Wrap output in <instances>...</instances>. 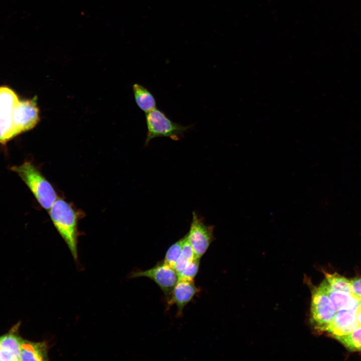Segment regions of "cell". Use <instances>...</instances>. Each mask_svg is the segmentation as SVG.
<instances>
[{
	"instance_id": "1",
	"label": "cell",
	"mask_w": 361,
	"mask_h": 361,
	"mask_svg": "<svg viewBox=\"0 0 361 361\" xmlns=\"http://www.w3.org/2000/svg\"><path fill=\"white\" fill-rule=\"evenodd\" d=\"M37 97L21 100L10 88L0 86V143L33 128L40 121Z\"/></svg>"
},
{
	"instance_id": "2",
	"label": "cell",
	"mask_w": 361,
	"mask_h": 361,
	"mask_svg": "<svg viewBox=\"0 0 361 361\" xmlns=\"http://www.w3.org/2000/svg\"><path fill=\"white\" fill-rule=\"evenodd\" d=\"M57 231L66 243L74 259L78 257V222L79 213L65 200L57 199L49 210Z\"/></svg>"
},
{
	"instance_id": "3",
	"label": "cell",
	"mask_w": 361,
	"mask_h": 361,
	"mask_svg": "<svg viewBox=\"0 0 361 361\" xmlns=\"http://www.w3.org/2000/svg\"><path fill=\"white\" fill-rule=\"evenodd\" d=\"M11 170L16 172L26 185L40 205L49 210L57 199V193L40 170L31 161H25Z\"/></svg>"
},
{
	"instance_id": "4",
	"label": "cell",
	"mask_w": 361,
	"mask_h": 361,
	"mask_svg": "<svg viewBox=\"0 0 361 361\" xmlns=\"http://www.w3.org/2000/svg\"><path fill=\"white\" fill-rule=\"evenodd\" d=\"M147 133L145 145L157 137H168L174 141L180 140L185 132L192 125L184 126L171 120L157 108L145 113Z\"/></svg>"
},
{
	"instance_id": "5",
	"label": "cell",
	"mask_w": 361,
	"mask_h": 361,
	"mask_svg": "<svg viewBox=\"0 0 361 361\" xmlns=\"http://www.w3.org/2000/svg\"><path fill=\"white\" fill-rule=\"evenodd\" d=\"M311 294V322L318 332L326 331L336 311L329 297L325 279L313 288Z\"/></svg>"
},
{
	"instance_id": "6",
	"label": "cell",
	"mask_w": 361,
	"mask_h": 361,
	"mask_svg": "<svg viewBox=\"0 0 361 361\" xmlns=\"http://www.w3.org/2000/svg\"><path fill=\"white\" fill-rule=\"evenodd\" d=\"M145 277L153 281L160 288L167 300L178 280V274L174 269L163 261L158 262L152 268L133 272L131 278Z\"/></svg>"
},
{
	"instance_id": "7",
	"label": "cell",
	"mask_w": 361,
	"mask_h": 361,
	"mask_svg": "<svg viewBox=\"0 0 361 361\" xmlns=\"http://www.w3.org/2000/svg\"><path fill=\"white\" fill-rule=\"evenodd\" d=\"M187 236L196 256L201 258L213 240V228L205 225L193 212L192 222Z\"/></svg>"
},
{
	"instance_id": "8",
	"label": "cell",
	"mask_w": 361,
	"mask_h": 361,
	"mask_svg": "<svg viewBox=\"0 0 361 361\" xmlns=\"http://www.w3.org/2000/svg\"><path fill=\"white\" fill-rule=\"evenodd\" d=\"M199 291L200 289L194 281L178 279L166 300L167 306L175 304L177 309V314L180 316L184 308Z\"/></svg>"
},
{
	"instance_id": "9",
	"label": "cell",
	"mask_w": 361,
	"mask_h": 361,
	"mask_svg": "<svg viewBox=\"0 0 361 361\" xmlns=\"http://www.w3.org/2000/svg\"><path fill=\"white\" fill-rule=\"evenodd\" d=\"M358 326L355 310L342 309L336 312L326 332L334 338L348 334Z\"/></svg>"
},
{
	"instance_id": "10",
	"label": "cell",
	"mask_w": 361,
	"mask_h": 361,
	"mask_svg": "<svg viewBox=\"0 0 361 361\" xmlns=\"http://www.w3.org/2000/svg\"><path fill=\"white\" fill-rule=\"evenodd\" d=\"M19 324L0 336V360H20L23 338L19 333Z\"/></svg>"
},
{
	"instance_id": "11",
	"label": "cell",
	"mask_w": 361,
	"mask_h": 361,
	"mask_svg": "<svg viewBox=\"0 0 361 361\" xmlns=\"http://www.w3.org/2000/svg\"><path fill=\"white\" fill-rule=\"evenodd\" d=\"M48 345L45 341L34 342L23 338L20 360L47 361Z\"/></svg>"
},
{
	"instance_id": "12",
	"label": "cell",
	"mask_w": 361,
	"mask_h": 361,
	"mask_svg": "<svg viewBox=\"0 0 361 361\" xmlns=\"http://www.w3.org/2000/svg\"><path fill=\"white\" fill-rule=\"evenodd\" d=\"M326 283L329 297L336 311L342 309L356 310L361 300L351 292L332 290L329 288L327 282Z\"/></svg>"
},
{
	"instance_id": "13",
	"label": "cell",
	"mask_w": 361,
	"mask_h": 361,
	"mask_svg": "<svg viewBox=\"0 0 361 361\" xmlns=\"http://www.w3.org/2000/svg\"><path fill=\"white\" fill-rule=\"evenodd\" d=\"M133 92L137 105L145 113L156 108V100L147 88L135 83L133 85Z\"/></svg>"
},
{
	"instance_id": "14",
	"label": "cell",
	"mask_w": 361,
	"mask_h": 361,
	"mask_svg": "<svg viewBox=\"0 0 361 361\" xmlns=\"http://www.w3.org/2000/svg\"><path fill=\"white\" fill-rule=\"evenodd\" d=\"M350 351H361V326L348 334L334 337Z\"/></svg>"
},
{
	"instance_id": "15",
	"label": "cell",
	"mask_w": 361,
	"mask_h": 361,
	"mask_svg": "<svg viewBox=\"0 0 361 361\" xmlns=\"http://www.w3.org/2000/svg\"><path fill=\"white\" fill-rule=\"evenodd\" d=\"M325 280L329 288L332 290L351 292L350 280L337 273H325Z\"/></svg>"
},
{
	"instance_id": "16",
	"label": "cell",
	"mask_w": 361,
	"mask_h": 361,
	"mask_svg": "<svg viewBox=\"0 0 361 361\" xmlns=\"http://www.w3.org/2000/svg\"><path fill=\"white\" fill-rule=\"evenodd\" d=\"M196 257L187 235L181 254L174 266V270L178 274Z\"/></svg>"
},
{
	"instance_id": "17",
	"label": "cell",
	"mask_w": 361,
	"mask_h": 361,
	"mask_svg": "<svg viewBox=\"0 0 361 361\" xmlns=\"http://www.w3.org/2000/svg\"><path fill=\"white\" fill-rule=\"evenodd\" d=\"M186 236L173 244L166 252L163 261L173 268L181 254Z\"/></svg>"
},
{
	"instance_id": "18",
	"label": "cell",
	"mask_w": 361,
	"mask_h": 361,
	"mask_svg": "<svg viewBox=\"0 0 361 361\" xmlns=\"http://www.w3.org/2000/svg\"><path fill=\"white\" fill-rule=\"evenodd\" d=\"M201 258H195L180 273L178 274V279L194 281L200 267Z\"/></svg>"
},
{
	"instance_id": "19",
	"label": "cell",
	"mask_w": 361,
	"mask_h": 361,
	"mask_svg": "<svg viewBox=\"0 0 361 361\" xmlns=\"http://www.w3.org/2000/svg\"><path fill=\"white\" fill-rule=\"evenodd\" d=\"M351 292L361 300V276L350 280Z\"/></svg>"
},
{
	"instance_id": "20",
	"label": "cell",
	"mask_w": 361,
	"mask_h": 361,
	"mask_svg": "<svg viewBox=\"0 0 361 361\" xmlns=\"http://www.w3.org/2000/svg\"><path fill=\"white\" fill-rule=\"evenodd\" d=\"M356 317L359 326H361V301L355 310Z\"/></svg>"
}]
</instances>
